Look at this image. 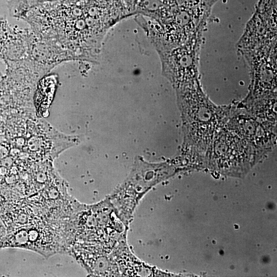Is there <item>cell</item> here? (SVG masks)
<instances>
[{"label":"cell","mask_w":277,"mask_h":277,"mask_svg":"<svg viewBox=\"0 0 277 277\" xmlns=\"http://www.w3.org/2000/svg\"><path fill=\"white\" fill-rule=\"evenodd\" d=\"M120 0H53L28 10L21 17L38 36L75 56L93 48L118 18Z\"/></svg>","instance_id":"1"},{"label":"cell","mask_w":277,"mask_h":277,"mask_svg":"<svg viewBox=\"0 0 277 277\" xmlns=\"http://www.w3.org/2000/svg\"><path fill=\"white\" fill-rule=\"evenodd\" d=\"M180 97L188 152L196 164L204 165L214 138L228 122L231 106L211 102L197 81L187 85Z\"/></svg>","instance_id":"2"},{"label":"cell","mask_w":277,"mask_h":277,"mask_svg":"<svg viewBox=\"0 0 277 277\" xmlns=\"http://www.w3.org/2000/svg\"><path fill=\"white\" fill-rule=\"evenodd\" d=\"M264 155L225 126L214 138L204 165L225 174L243 176Z\"/></svg>","instance_id":"3"},{"label":"cell","mask_w":277,"mask_h":277,"mask_svg":"<svg viewBox=\"0 0 277 277\" xmlns=\"http://www.w3.org/2000/svg\"><path fill=\"white\" fill-rule=\"evenodd\" d=\"M4 248L26 249L47 258L67 252L61 227L46 222L21 226L8 232L0 240V249Z\"/></svg>","instance_id":"4"},{"label":"cell","mask_w":277,"mask_h":277,"mask_svg":"<svg viewBox=\"0 0 277 277\" xmlns=\"http://www.w3.org/2000/svg\"><path fill=\"white\" fill-rule=\"evenodd\" d=\"M225 126L264 155L276 144V128L262 122L239 104L231 106Z\"/></svg>","instance_id":"5"},{"label":"cell","mask_w":277,"mask_h":277,"mask_svg":"<svg viewBox=\"0 0 277 277\" xmlns=\"http://www.w3.org/2000/svg\"><path fill=\"white\" fill-rule=\"evenodd\" d=\"M58 83L55 74L46 75L38 83L34 95V104L38 116H44L48 111L53 98Z\"/></svg>","instance_id":"6"},{"label":"cell","mask_w":277,"mask_h":277,"mask_svg":"<svg viewBox=\"0 0 277 277\" xmlns=\"http://www.w3.org/2000/svg\"><path fill=\"white\" fill-rule=\"evenodd\" d=\"M7 233L6 227L0 217V240L5 236Z\"/></svg>","instance_id":"7"}]
</instances>
